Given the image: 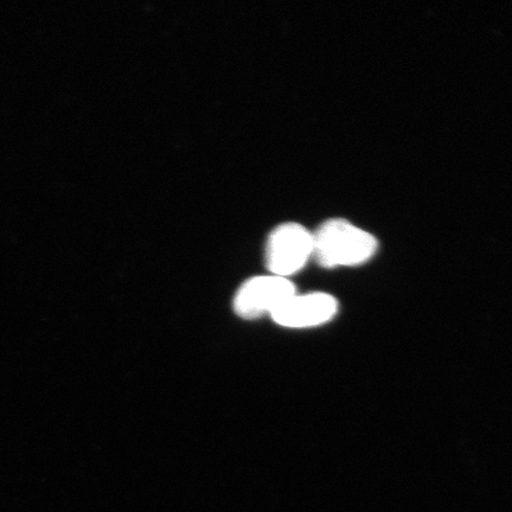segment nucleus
I'll return each mask as SVG.
<instances>
[{
	"label": "nucleus",
	"mask_w": 512,
	"mask_h": 512,
	"mask_svg": "<svg viewBox=\"0 0 512 512\" xmlns=\"http://www.w3.org/2000/svg\"><path fill=\"white\" fill-rule=\"evenodd\" d=\"M312 234V259L325 268L366 264L379 248L375 236L344 219L325 221Z\"/></svg>",
	"instance_id": "obj_1"
},
{
	"label": "nucleus",
	"mask_w": 512,
	"mask_h": 512,
	"mask_svg": "<svg viewBox=\"0 0 512 512\" xmlns=\"http://www.w3.org/2000/svg\"><path fill=\"white\" fill-rule=\"evenodd\" d=\"M313 256V234L303 224L285 222L274 227L265 246L268 273L290 279Z\"/></svg>",
	"instance_id": "obj_2"
},
{
	"label": "nucleus",
	"mask_w": 512,
	"mask_h": 512,
	"mask_svg": "<svg viewBox=\"0 0 512 512\" xmlns=\"http://www.w3.org/2000/svg\"><path fill=\"white\" fill-rule=\"evenodd\" d=\"M296 293L297 288L290 279L259 275L246 280L236 291L233 309L236 316L245 320L271 317Z\"/></svg>",
	"instance_id": "obj_3"
},
{
	"label": "nucleus",
	"mask_w": 512,
	"mask_h": 512,
	"mask_svg": "<svg viewBox=\"0 0 512 512\" xmlns=\"http://www.w3.org/2000/svg\"><path fill=\"white\" fill-rule=\"evenodd\" d=\"M337 311V300L328 293H296L273 313L271 319L286 329H310L328 323Z\"/></svg>",
	"instance_id": "obj_4"
}]
</instances>
